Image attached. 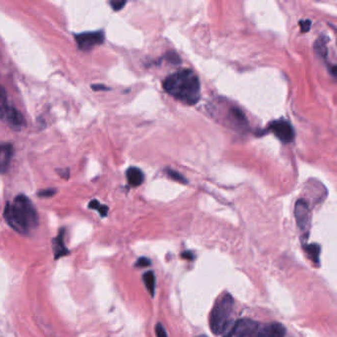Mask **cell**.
Returning <instances> with one entry per match:
<instances>
[{"label": "cell", "instance_id": "obj_8", "mask_svg": "<svg viewBox=\"0 0 337 337\" xmlns=\"http://www.w3.org/2000/svg\"><path fill=\"white\" fill-rule=\"evenodd\" d=\"M76 43L79 48L82 50H90L94 47L103 44L104 34L102 31L97 32H87L79 34L75 36Z\"/></svg>", "mask_w": 337, "mask_h": 337}, {"label": "cell", "instance_id": "obj_2", "mask_svg": "<svg viewBox=\"0 0 337 337\" xmlns=\"http://www.w3.org/2000/svg\"><path fill=\"white\" fill-rule=\"evenodd\" d=\"M4 218L14 230L27 235L39 224L38 214L28 197L19 195L13 203H7L4 210Z\"/></svg>", "mask_w": 337, "mask_h": 337}, {"label": "cell", "instance_id": "obj_16", "mask_svg": "<svg viewBox=\"0 0 337 337\" xmlns=\"http://www.w3.org/2000/svg\"><path fill=\"white\" fill-rule=\"evenodd\" d=\"M167 174H168V176L170 177L171 179L176 180V181L180 182V183H185V184L188 183V180H187L185 177L183 176L182 174L178 173L176 171H174V170L168 169V170H167Z\"/></svg>", "mask_w": 337, "mask_h": 337}, {"label": "cell", "instance_id": "obj_3", "mask_svg": "<svg viewBox=\"0 0 337 337\" xmlns=\"http://www.w3.org/2000/svg\"><path fill=\"white\" fill-rule=\"evenodd\" d=\"M234 308L235 300L230 294L218 299L210 314V328L215 335H222L226 331L232 320Z\"/></svg>", "mask_w": 337, "mask_h": 337}, {"label": "cell", "instance_id": "obj_15", "mask_svg": "<svg viewBox=\"0 0 337 337\" xmlns=\"http://www.w3.org/2000/svg\"><path fill=\"white\" fill-rule=\"evenodd\" d=\"M326 43H327V38H325L324 36H321L317 40V42L315 44L316 53L321 57V59H325L326 55H327Z\"/></svg>", "mask_w": 337, "mask_h": 337}, {"label": "cell", "instance_id": "obj_25", "mask_svg": "<svg viewBox=\"0 0 337 337\" xmlns=\"http://www.w3.org/2000/svg\"><path fill=\"white\" fill-rule=\"evenodd\" d=\"M181 257L184 258V259H187V260H193L194 259V254H193L191 251H185L181 254Z\"/></svg>", "mask_w": 337, "mask_h": 337}, {"label": "cell", "instance_id": "obj_22", "mask_svg": "<svg viewBox=\"0 0 337 337\" xmlns=\"http://www.w3.org/2000/svg\"><path fill=\"white\" fill-rule=\"evenodd\" d=\"M88 207H89L90 209L97 210V211H98V210L100 209V207H101V204H100L99 201H97V200H92V201L89 203Z\"/></svg>", "mask_w": 337, "mask_h": 337}, {"label": "cell", "instance_id": "obj_1", "mask_svg": "<svg viewBox=\"0 0 337 337\" xmlns=\"http://www.w3.org/2000/svg\"><path fill=\"white\" fill-rule=\"evenodd\" d=\"M163 89L178 101L195 105L201 96V83L191 69H181L168 75L162 83Z\"/></svg>", "mask_w": 337, "mask_h": 337}, {"label": "cell", "instance_id": "obj_7", "mask_svg": "<svg viewBox=\"0 0 337 337\" xmlns=\"http://www.w3.org/2000/svg\"><path fill=\"white\" fill-rule=\"evenodd\" d=\"M269 129L284 144H289L295 138V131L288 121L280 119L269 125Z\"/></svg>", "mask_w": 337, "mask_h": 337}, {"label": "cell", "instance_id": "obj_5", "mask_svg": "<svg viewBox=\"0 0 337 337\" xmlns=\"http://www.w3.org/2000/svg\"><path fill=\"white\" fill-rule=\"evenodd\" d=\"M295 218L299 229L306 235V238L309 232L310 227V211L307 202L304 199L297 201L295 206Z\"/></svg>", "mask_w": 337, "mask_h": 337}, {"label": "cell", "instance_id": "obj_18", "mask_svg": "<svg viewBox=\"0 0 337 337\" xmlns=\"http://www.w3.org/2000/svg\"><path fill=\"white\" fill-rule=\"evenodd\" d=\"M155 333H157V336L158 337H168L164 326L161 324V322H159L155 325Z\"/></svg>", "mask_w": 337, "mask_h": 337}, {"label": "cell", "instance_id": "obj_4", "mask_svg": "<svg viewBox=\"0 0 337 337\" xmlns=\"http://www.w3.org/2000/svg\"><path fill=\"white\" fill-rule=\"evenodd\" d=\"M0 120L13 129H21L26 125L22 113L9 104L6 90L0 85Z\"/></svg>", "mask_w": 337, "mask_h": 337}, {"label": "cell", "instance_id": "obj_20", "mask_svg": "<svg viewBox=\"0 0 337 337\" xmlns=\"http://www.w3.org/2000/svg\"><path fill=\"white\" fill-rule=\"evenodd\" d=\"M126 3H127L126 1H111L110 2L113 10H115V11L121 10L126 5Z\"/></svg>", "mask_w": 337, "mask_h": 337}, {"label": "cell", "instance_id": "obj_13", "mask_svg": "<svg viewBox=\"0 0 337 337\" xmlns=\"http://www.w3.org/2000/svg\"><path fill=\"white\" fill-rule=\"evenodd\" d=\"M306 255L313 261V263L319 265L320 264V254H321V246L317 243H305L303 245Z\"/></svg>", "mask_w": 337, "mask_h": 337}, {"label": "cell", "instance_id": "obj_9", "mask_svg": "<svg viewBox=\"0 0 337 337\" xmlns=\"http://www.w3.org/2000/svg\"><path fill=\"white\" fill-rule=\"evenodd\" d=\"M287 333L286 327L279 323L272 322L267 324H259L255 332L250 337H285Z\"/></svg>", "mask_w": 337, "mask_h": 337}, {"label": "cell", "instance_id": "obj_26", "mask_svg": "<svg viewBox=\"0 0 337 337\" xmlns=\"http://www.w3.org/2000/svg\"><path fill=\"white\" fill-rule=\"evenodd\" d=\"M197 337H207V336H206V335H199V336H197Z\"/></svg>", "mask_w": 337, "mask_h": 337}, {"label": "cell", "instance_id": "obj_6", "mask_svg": "<svg viewBox=\"0 0 337 337\" xmlns=\"http://www.w3.org/2000/svg\"><path fill=\"white\" fill-rule=\"evenodd\" d=\"M259 322L250 319H241L224 337H250L259 326Z\"/></svg>", "mask_w": 337, "mask_h": 337}, {"label": "cell", "instance_id": "obj_12", "mask_svg": "<svg viewBox=\"0 0 337 337\" xmlns=\"http://www.w3.org/2000/svg\"><path fill=\"white\" fill-rule=\"evenodd\" d=\"M64 230L62 229L60 235L54 240V252L55 259H59L61 257L65 256L69 253L66 246L64 245Z\"/></svg>", "mask_w": 337, "mask_h": 337}, {"label": "cell", "instance_id": "obj_10", "mask_svg": "<svg viewBox=\"0 0 337 337\" xmlns=\"http://www.w3.org/2000/svg\"><path fill=\"white\" fill-rule=\"evenodd\" d=\"M13 146L10 144L0 145V172H5L13 157Z\"/></svg>", "mask_w": 337, "mask_h": 337}, {"label": "cell", "instance_id": "obj_19", "mask_svg": "<svg viewBox=\"0 0 337 337\" xmlns=\"http://www.w3.org/2000/svg\"><path fill=\"white\" fill-rule=\"evenodd\" d=\"M150 260L146 257H141L138 259V261L136 262V266L137 267H146V266H149L150 265Z\"/></svg>", "mask_w": 337, "mask_h": 337}, {"label": "cell", "instance_id": "obj_17", "mask_svg": "<svg viewBox=\"0 0 337 337\" xmlns=\"http://www.w3.org/2000/svg\"><path fill=\"white\" fill-rule=\"evenodd\" d=\"M300 27H301V31L302 32H308L309 29H310V27H312V21L308 20V19L300 21Z\"/></svg>", "mask_w": 337, "mask_h": 337}, {"label": "cell", "instance_id": "obj_21", "mask_svg": "<svg viewBox=\"0 0 337 337\" xmlns=\"http://www.w3.org/2000/svg\"><path fill=\"white\" fill-rule=\"evenodd\" d=\"M57 193L56 189H46V190H42L38 193V196L40 197H44V198H48V197H51Z\"/></svg>", "mask_w": 337, "mask_h": 337}, {"label": "cell", "instance_id": "obj_23", "mask_svg": "<svg viewBox=\"0 0 337 337\" xmlns=\"http://www.w3.org/2000/svg\"><path fill=\"white\" fill-rule=\"evenodd\" d=\"M93 90L95 91H100V90H109V88L103 84H94L91 86Z\"/></svg>", "mask_w": 337, "mask_h": 337}, {"label": "cell", "instance_id": "obj_11", "mask_svg": "<svg viewBox=\"0 0 337 337\" xmlns=\"http://www.w3.org/2000/svg\"><path fill=\"white\" fill-rule=\"evenodd\" d=\"M128 184L133 187H138L143 184L145 180L144 172L138 167H129L127 170Z\"/></svg>", "mask_w": 337, "mask_h": 337}, {"label": "cell", "instance_id": "obj_24", "mask_svg": "<svg viewBox=\"0 0 337 337\" xmlns=\"http://www.w3.org/2000/svg\"><path fill=\"white\" fill-rule=\"evenodd\" d=\"M108 211H109V208L107 206H105V205H101L100 209L98 210V212L100 213V215L102 217H106L107 214H108Z\"/></svg>", "mask_w": 337, "mask_h": 337}, {"label": "cell", "instance_id": "obj_14", "mask_svg": "<svg viewBox=\"0 0 337 337\" xmlns=\"http://www.w3.org/2000/svg\"><path fill=\"white\" fill-rule=\"evenodd\" d=\"M143 281L145 284V288L148 291L151 297H154L155 294V276L152 271L145 272L143 275Z\"/></svg>", "mask_w": 337, "mask_h": 337}]
</instances>
